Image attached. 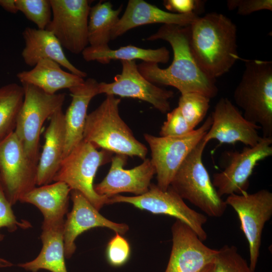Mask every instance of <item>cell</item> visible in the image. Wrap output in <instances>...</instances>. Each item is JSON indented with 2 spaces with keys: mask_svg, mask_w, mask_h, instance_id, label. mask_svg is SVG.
Wrapping results in <instances>:
<instances>
[{
  "mask_svg": "<svg viewBox=\"0 0 272 272\" xmlns=\"http://www.w3.org/2000/svg\"><path fill=\"white\" fill-rule=\"evenodd\" d=\"M163 40L172 49L173 58L167 68L158 64L143 62L138 65L141 75L151 83L170 86L181 94L196 92L211 99L216 97L218 89L216 80L208 77L199 68L191 51L188 26L164 24L146 40Z\"/></svg>",
  "mask_w": 272,
  "mask_h": 272,
  "instance_id": "obj_1",
  "label": "cell"
},
{
  "mask_svg": "<svg viewBox=\"0 0 272 272\" xmlns=\"http://www.w3.org/2000/svg\"><path fill=\"white\" fill-rule=\"evenodd\" d=\"M188 29L193 56L209 78L215 80L226 74L240 58L236 26L223 14L213 12L198 17Z\"/></svg>",
  "mask_w": 272,
  "mask_h": 272,
  "instance_id": "obj_2",
  "label": "cell"
},
{
  "mask_svg": "<svg viewBox=\"0 0 272 272\" xmlns=\"http://www.w3.org/2000/svg\"><path fill=\"white\" fill-rule=\"evenodd\" d=\"M121 100L107 95L94 110L87 114L83 140L96 149L125 156H136L143 160L148 152L146 146L139 142L119 115Z\"/></svg>",
  "mask_w": 272,
  "mask_h": 272,
  "instance_id": "obj_3",
  "label": "cell"
},
{
  "mask_svg": "<svg viewBox=\"0 0 272 272\" xmlns=\"http://www.w3.org/2000/svg\"><path fill=\"white\" fill-rule=\"evenodd\" d=\"M242 59L245 69L233 98L244 117L272 139V61Z\"/></svg>",
  "mask_w": 272,
  "mask_h": 272,
  "instance_id": "obj_4",
  "label": "cell"
},
{
  "mask_svg": "<svg viewBox=\"0 0 272 272\" xmlns=\"http://www.w3.org/2000/svg\"><path fill=\"white\" fill-rule=\"evenodd\" d=\"M207 144L203 138L185 159L170 186L183 199L209 216L218 218L224 214L227 205L219 195L202 162Z\"/></svg>",
  "mask_w": 272,
  "mask_h": 272,
  "instance_id": "obj_5",
  "label": "cell"
},
{
  "mask_svg": "<svg viewBox=\"0 0 272 272\" xmlns=\"http://www.w3.org/2000/svg\"><path fill=\"white\" fill-rule=\"evenodd\" d=\"M112 154L103 149L98 151L83 140L63 158L53 181L64 182L71 190L79 191L99 211L109 205V198L96 193L93 181L99 167L111 160Z\"/></svg>",
  "mask_w": 272,
  "mask_h": 272,
  "instance_id": "obj_6",
  "label": "cell"
},
{
  "mask_svg": "<svg viewBox=\"0 0 272 272\" xmlns=\"http://www.w3.org/2000/svg\"><path fill=\"white\" fill-rule=\"evenodd\" d=\"M24 97L14 131L27 156L38 163L40 136L42 125L56 111L62 108L64 93L49 94L29 84H22Z\"/></svg>",
  "mask_w": 272,
  "mask_h": 272,
  "instance_id": "obj_7",
  "label": "cell"
},
{
  "mask_svg": "<svg viewBox=\"0 0 272 272\" xmlns=\"http://www.w3.org/2000/svg\"><path fill=\"white\" fill-rule=\"evenodd\" d=\"M212 123L210 115L200 127L180 137L144 134L151 150L150 160L157 175V185L160 189L168 188L180 166L208 131Z\"/></svg>",
  "mask_w": 272,
  "mask_h": 272,
  "instance_id": "obj_8",
  "label": "cell"
},
{
  "mask_svg": "<svg viewBox=\"0 0 272 272\" xmlns=\"http://www.w3.org/2000/svg\"><path fill=\"white\" fill-rule=\"evenodd\" d=\"M118 202L129 203L153 214L174 217L188 226L202 241L207 238L203 228L207 221L206 216L188 207L170 186L166 190H163L157 185L151 184L148 191L142 195H116L109 198V205Z\"/></svg>",
  "mask_w": 272,
  "mask_h": 272,
  "instance_id": "obj_9",
  "label": "cell"
},
{
  "mask_svg": "<svg viewBox=\"0 0 272 272\" xmlns=\"http://www.w3.org/2000/svg\"><path fill=\"white\" fill-rule=\"evenodd\" d=\"M37 165L27 156L14 132L0 143V180L12 206L36 187Z\"/></svg>",
  "mask_w": 272,
  "mask_h": 272,
  "instance_id": "obj_10",
  "label": "cell"
},
{
  "mask_svg": "<svg viewBox=\"0 0 272 272\" xmlns=\"http://www.w3.org/2000/svg\"><path fill=\"white\" fill-rule=\"evenodd\" d=\"M88 0H50L52 18L46 30L58 39L62 47L75 54L87 47L90 7Z\"/></svg>",
  "mask_w": 272,
  "mask_h": 272,
  "instance_id": "obj_11",
  "label": "cell"
},
{
  "mask_svg": "<svg viewBox=\"0 0 272 272\" xmlns=\"http://www.w3.org/2000/svg\"><path fill=\"white\" fill-rule=\"evenodd\" d=\"M237 213L241 229L249 245V266L255 270L259 255L265 224L272 215V193L262 189L256 192L228 195L225 200Z\"/></svg>",
  "mask_w": 272,
  "mask_h": 272,
  "instance_id": "obj_12",
  "label": "cell"
},
{
  "mask_svg": "<svg viewBox=\"0 0 272 272\" xmlns=\"http://www.w3.org/2000/svg\"><path fill=\"white\" fill-rule=\"evenodd\" d=\"M272 139L261 138L254 147H245L241 151L229 154L225 169L213 174L212 183L219 195L247 193L249 178L255 166L272 155Z\"/></svg>",
  "mask_w": 272,
  "mask_h": 272,
  "instance_id": "obj_13",
  "label": "cell"
},
{
  "mask_svg": "<svg viewBox=\"0 0 272 272\" xmlns=\"http://www.w3.org/2000/svg\"><path fill=\"white\" fill-rule=\"evenodd\" d=\"M121 62V73L114 77L112 82L99 83V94L137 98L151 104L163 113L168 112L170 110L169 100L173 97L174 92L148 81L140 73L135 60Z\"/></svg>",
  "mask_w": 272,
  "mask_h": 272,
  "instance_id": "obj_14",
  "label": "cell"
},
{
  "mask_svg": "<svg viewBox=\"0 0 272 272\" xmlns=\"http://www.w3.org/2000/svg\"><path fill=\"white\" fill-rule=\"evenodd\" d=\"M212 123L203 139L221 144H233L239 142L248 147L256 145L261 139L259 126L246 120L227 98H221L211 115Z\"/></svg>",
  "mask_w": 272,
  "mask_h": 272,
  "instance_id": "obj_15",
  "label": "cell"
},
{
  "mask_svg": "<svg viewBox=\"0 0 272 272\" xmlns=\"http://www.w3.org/2000/svg\"><path fill=\"white\" fill-rule=\"evenodd\" d=\"M171 232L172 249L165 272H198L215 260L218 250L203 244L185 223L177 220Z\"/></svg>",
  "mask_w": 272,
  "mask_h": 272,
  "instance_id": "obj_16",
  "label": "cell"
},
{
  "mask_svg": "<svg viewBox=\"0 0 272 272\" xmlns=\"http://www.w3.org/2000/svg\"><path fill=\"white\" fill-rule=\"evenodd\" d=\"M126 156L116 154L111 158L108 173L95 185V191L109 198L122 192L140 195L147 192L156 174L150 159H145L140 165L130 169L123 168Z\"/></svg>",
  "mask_w": 272,
  "mask_h": 272,
  "instance_id": "obj_17",
  "label": "cell"
},
{
  "mask_svg": "<svg viewBox=\"0 0 272 272\" xmlns=\"http://www.w3.org/2000/svg\"><path fill=\"white\" fill-rule=\"evenodd\" d=\"M70 196L73 208L67 215L63 227L65 257H72L76 249V238L86 231L95 227H105L123 235L129 230L127 224L115 223L103 216L79 191L72 190Z\"/></svg>",
  "mask_w": 272,
  "mask_h": 272,
  "instance_id": "obj_18",
  "label": "cell"
},
{
  "mask_svg": "<svg viewBox=\"0 0 272 272\" xmlns=\"http://www.w3.org/2000/svg\"><path fill=\"white\" fill-rule=\"evenodd\" d=\"M198 17L194 13L180 14L168 12L143 0H129L124 14L112 30L111 39L131 29L147 24L163 23L187 26Z\"/></svg>",
  "mask_w": 272,
  "mask_h": 272,
  "instance_id": "obj_19",
  "label": "cell"
},
{
  "mask_svg": "<svg viewBox=\"0 0 272 272\" xmlns=\"http://www.w3.org/2000/svg\"><path fill=\"white\" fill-rule=\"evenodd\" d=\"M22 35L25 46L21 55L27 65L34 66L40 60L48 59L56 62L71 73L83 78L87 77L86 73L70 61L61 44L49 31L27 27L23 31Z\"/></svg>",
  "mask_w": 272,
  "mask_h": 272,
  "instance_id": "obj_20",
  "label": "cell"
},
{
  "mask_svg": "<svg viewBox=\"0 0 272 272\" xmlns=\"http://www.w3.org/2000/svg\"><path fill=\"white\" fill-rule=\"evenodd\" d=\"M98 84L95 79L89 78L82 84L69 89L72 99L64 113L63 158L83 140L88 106L92 98L99 94Z\"/></svg>",
  "mask_w": 272,
  "mask_h": 272,
  "instance_id": "obj_21",
  "label": "cell"
},
{
  "mask_svg": "<svg viewBox=\"0 0 272 272\" xmlns=\"http://www.w3.org/2000/svg\"><path fill=\"white\" fill-rule=\"evenodd\" d=\"M44 133L45 142L37 165L36 185L51 183L63 158L65 145L64 113L62 108L49 118Z\"/></svg>",
  "mask_w": 272,
  "mask_h": 272,
  "instance_id": "obj_22",
  "label": "cell"
},
{
  "mask_svg": "<svg viewBox=\"0 0 272 272\" xmlns=\"http://www.w3.org/2000/svg\"><path fill=\"white\" fill-rule=\"evenodd\" d=\"M64 220L42 223L40 236L42 248L34 260L18 265L26 270L37 272L46 269L51 272H67L65 263L63 241Z\"/></svg>",
  "mask_w": 272,
  "mask_h": 272,
  "instance_id": "obj_23",
  "label": "cell"
},
{
  "mask_svg": "<svg viewBox=\"0 0 272 272\" xmlns=\"http://www.w3.org/2000/svg\"><path fill=\"white\" fill-rule=\"evenodd\" d=\"M21 84H29L49 94L63 89H70L82 84L84 78L63 71L56 62L48 59L40 60L30 70L17 74Z\"/></svg>",
  "mask_w": 272,
  "mask_h": 272,
  "instance_id": "obj_24",
  "label": "cell"
},
{
  "mask_svg": "<svg viewBox=\"0 0 272 272\" xmlns=\"http://www.w3.org/2000/svg\"><path fill=\"white\" fill-rule=\"evenodd\" d=\"M71 190L64 182L56 181L34 187L24 195L19 201L38 208L43 216V222L53 223L64 220L68 211Z\"/></svg>",
  "mask_w": 272,
  "mask_h": 272,
  "instance_id": "obj_25",
  "label": "cell"
},
{
  "mask_svg": "<svg viewBox=\"0 0 272 272\" xmlns=\"http://www.w3.org/2000/svg\"><path fill=\"white\" fill-rule=\"evenodd\" d=\"M86 61H97L107 64L111 60L132 61L141 59L143 62L166 63L170 58V52L165 47L157 49H144L133 45H127L116 49H102L87 46L82 52Z\"/></svg>",
  "mask_w": 272,
  "mask_h": 272,
  "instance_id": "obj_26",
  "label": "cell"
},
{
  "mask_svg": "<svg viewBox=\"0 0 272 272\" xmlns=\"http://www.w3.org/2000/svg\"><path fill=\"white\" fill-rule=\"evenodd\" d=\"M122 6L113 8L109 2H99L91 7L88 20V34L90 46L98 49L110 48L112 30L118 22Z\"/></svg>",
  "mask_w": 272,
  "mask_h": 272,
  "instance_id": "obj_27",
  "label": "cell"
},
{
  "mask_svg": "<svg viewBox=\"0 0 272 272\" xmlns=\"http://www.w3.org/2000/svg\"><path fill=\"white\" fill-rule=\"evenodd\" d=\"M24 97L22 85L12 83L0 87V143L14 132Z\"/></svg>",
  "mask_w": 272,
  "mask_h": 272,
  "instance_id": "obj_28",
  "label": "cell"
},
{
  "mask_svg": "<svg viewBox=\"0 0 272 272\" xmlns=\"http://www.w3.org/2000/svg\"><path fill=\"white\" fill-rule=\"evenodd\" d=\"M210 99L196 92L181 94L178 107L187 122L193 129L206 117L210 108Z\"/></svg>",
  "mask_w": 272,
  "mask_h": 272,
  "instance_id": "obj_29",
  "label": "cell"
},
{
  "mask_svg": "<svg viewBox=\"0 0 272 272\" xmlns=\"http://www.w3.org/2000/svg\"><path fill=\"white\" fill-rule=\"evenodd\" d=\"M18 12L34 23L39 29H45L52 18L50 0H15Z\"/></svg>",
  "mask_w": 272,
  "mask_h": 272,
  "instance_id": "obj_30",
  "label": "cell"
},
{
  "mask_svg": "<svg viewBox=\"0 0 272 272\" xmlns=\"http://www.w3.org/2000/svg\"><path fill=\"white\" fill-rule=\"evenodd\" d=\"M215 263V272H254L233 245L218 250Z\"/></svg>",
  "mask_w": 272,
  "mask_h": 272,
  "instance_id": "obj_31",
  "label": "cell"
},
{
  "mask_svg": "<svg viewBox=\"0 0 272 272\" xmlns=\"http://www.w3.org/2000/svg\"><path fill=\"white\" fill-rule=\"evenodd\" d=\"M31 224L27 221H18L12 209V205L5 194L0 180V229L6 227L9 231L12 232L19 227L27 229L31 227ZM13 264L0 257V267H6Z\"/></svg>",
  "mask_w": 272,
  "mask_h": 272,
  "instance_id": "obj_32",
  "label": "cell"
},
{
  "mask_svg": "<svg viewBox=\"0 0 272 272\" xmlns=\"http://www.w3.org/2000/svg\"><path fill=\"white\" fill-rule=\"evenodd\" d=\"M193 130L177 107L167 112L166 120L161 126L159 134L163 137H180L188 134Z\"/></svg>",
  "mask_w": 272,
  "mask_h": 272,
  "instance_id": "obj_33",
  "label": "cell"
},
{
  "mask_svg": "<svg viewBox=\"0 0 272 272\" xmlns=\"http://www.w3.org/2000/svg\"><path fill=\"white\" fill-rule=\"evenodd\" d=\"M130 254L129 243L121 235L116 233L107 246L106 255L108 262L113 266H121L128 261Z\"/></svg>",
  "mask_w": 272,
  "mask_h": 272,
  "instance_id": "obj_34",
  "label": "cell"
},
{
  "mask_svg": "<svg viewBox=\"0 0 272 272\" xmlns=\"http://www.w3.org/2000/svg\"><path fill=\"white\" fill-rule=\"evenodd\" d=\"M227 6L229 10L236 9L237 14L242 16L262 10L272 11L271 0H228Z\"/></svg>",
  "mask_w": 272,
  "mask_h": 272,
  "instance_id": "obj_35",
  "label": "cell"
},
{
  "mask_svg": "<svg viewBox=\"0 0 272 272\" xmlns=\"http://www.w3.org/2000/svg\"><path fill=\"white\" fill-rule=\"evenodd\" d=\"M205 1L199 0H165L163 5L168 11L186 14L201 11Z\"/></svg>",
  "mask_w": 272,
  "mask_h": 272,
  "instance_id": "obj_36",
  "label": "cell"
},
{
  "mask_svg": "<svg viewBox=\"0 0 272 272\" xmlns=\"http://www.w3.org/2000/svg\"><path fill=\"white\" fill-rule=\"evenodd\" d=\"M0 6L12 14H16L18 12L15 0H0Z\"/></svg>",
  "mask_w": 272,
  "mask_h": 272,
  "instance_id": "obj_37",
  "label": "cell"
},
{
  "mask_svg": "<svg viewBox=\"0 0 272 272\" xmlns=\"http://www.w3.org/2000/svg\"><path fill=\"white\" fill-rule=\"evenodd\" d=\"M198 272H215V260L206 265Z\"/></svg>",
  "mask_w": 272,
  "mask_h": 272,
  "instance_id": "obj_38",
  "label": "cell"
}]
</instances>
